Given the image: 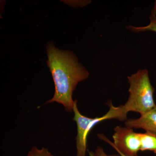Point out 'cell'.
<instances>
[{
    "instance_id": "6da1fadb",
    "label": "cell",
    "mask_w": 156,
    "mask_h": 156,
    "mask_svg": "<svg viewBox=\"0 0 156 156\" xmlns=\"http://www.w3.org/2000/svg\"><path fill=\"white\" fill-rule=\"evenodd\" d=\"M47 65L55 85L53 97L46 103L56 102L64 107L66 111H73L74 101L73 94L80 82L89 78V73L73 52L60 50L53 42L47 46Z\"/></svg>"
},
{
    "instance_id": "7a4b0ae2",
    "label": "cell",
    "mask_w": 156,
    "mask_h": 156,
    "mask_svg": "<svg viewBox=\"0 0 156 156\" xmlns=\"http://www.w3.org/2000/svg\"><path fill=\"white\" fill-rule=\"evenodd\" d=\"M128 79L129 97L126 103L121 105L124 114L127 116L128 112H133L142 115L155 108V89L151 84L148 70H139Z\"/></svg>"
},
{
    "instance_id": "3957f363",
    "label": "cell",
    "mask_w": 156,
    "mask_h": 156,
    "mask_svg": "<svg viewBox=\"0 0 156 156\" xmlns=\"http://www.w3.org/2000/svg\"><path fill=\"white\" fill-rule=\"evenodd\" d=\"M114 131L113 142L104 134H98V136L124 156H138V152L141 149L140 133L134 132L133 129L126 126H116Z\"/></svg>"
},
{
    "instance_id": "277c9868",
    "label": "cell",
    "mask_w": 156,
    "mask_h": 156,
    "mask_svg": "<svg viewBox=\"0 0 156 156\" xmlns=\"http://www.w3.org/2000/svg\"><path fill=\"white\" fill-rule=\"evenodd\" d=\"M77 101H74L73 111L74 116L73 120L77 126V134L76 137V156H86L87 149V139L89 132L98 123L105 120L115 119L114 112L111 109L103 116L95 118H88L81 114L77 105Z\"/></svg>"
},
{
    "instance_id": "5b68a950",
    "label": "cell",
    "mask_w": 156,
    "mask_h": 156,
    "mask_svg": "<svg viewBox=\"0 0 156 156\" xmlns=\"http://www.w3.org/2000/svg\"><path fill=\"white\" fill-rule=\"evenodd\" d=\"M125 125L132 129H143L146 131L156 133V107L138 119H127Z\"/></svg>"
},
{
    "instance_id": "8992f818",
    "label": "cell",
    "mask_w": 156,
    "mask_h": 156,
    "mask_svg": "<svg viewBox=\"0 0 156 156\" xmlns=\"http://www.w3.org/2000/svg\"><path fill=\"white\" fill-rule=\"evenodd\" d=\"M140 151H150L156 154V133L146 131L145 133H140Z\"/></svg>"
},
{
    "instance_id": "52a82bcc",
    "label": "cell",
    "mask_w": 156,
    "mask_h": 156,
    "mask_svg": "<svg viewBox=\"0 0 156 156\" xmlns=\"http://www.w3.org/2000/svg\"><path fill=\"white\" fill-rule=\"evenodd\" d=\"M149 20L150 23L145 26L135 27L129 25L127 27V28L135 33L152 31L156 33V16L151 14L149 16Z\"/></svg>"
},
{
    "instance_id": "ba28073f",
    "label": "cell",
    "mask_w": 156,
    "mask_h": 156,
    "mask_svg": "<svg viewBox=\"0 0 156 156\" xmlns=\"http://www.w3.org/2000/svg\"><path fill=\"white\" fill-rule=\"evenodd\" d=\"M27 156H53L48 149L43 147L41 149H38L36 147H34Z\"/></svg>"
},
{
    "instance_id": "9c48e42d",
    "label": "cell",
    "mask_w": 156,
    "mask_h": 156,
    "mask_svg": "<svg viewBox=\"0 0 156 156\" xmlns=\"http://www.w3.org/2000/svg\"><path fill=\"white\" fill-rule=\"evenodd\" d=\"M95 156H120L116 155H108L105 152L103 148L101 147L100 146L97 147L96 150L95 151Z\"/></svg>"
},
{
    "instance_id": "30bf717a",
    "label": "cell",
    "mask_w": 156,
    "mask_h": 156,
    "mask_svg": "<svg viewBox=\"0 0 156 156\" xmlns=\"http://www.w3.org/2000/svg\"><path fill=\"white\" fill-rule=\"evenodd\" d=\"M151 14L156 16V1H155L153 8L151 12Z\"/></svg>"
},
{
    "instance_id": "8fae6325",
    "label": "cell",
    "mask_w": 156,
    "mask_h": 156,
    "mask_svg": "<svg viewBox=\"0 0 156 156\" xmlns=\"http://www.w3.org/2000/svg\"><path fill=\"white\" fill-rule=\"evenodd\" d=\"M89 156H95V153L93 152V151L89 152Z\"/></svg>"
},
{
    "instance_id": "7c38bea8",
    "label": "cell",
    "mask_w": 156,
    "mask_h": 156,
    "mask_svg": "<svg viewBox=\"0 0 156 156\" xmlns=\"http://www.w3.org/2000/svg\"><path fill=\"white\" fill-rule=\"evenodd\" d=\"M118 153L119 154V155L120 156H124V155L123 154H122V153H121L119 152L118 151Z\"/></svg>"
}]
</instances>
